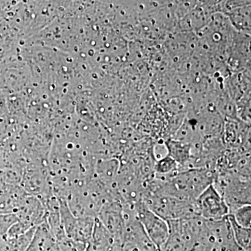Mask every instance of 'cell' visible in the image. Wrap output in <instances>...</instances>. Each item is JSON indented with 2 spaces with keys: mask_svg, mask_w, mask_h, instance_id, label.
Here are the masks:
<instances>
[{
  "mask_svg": "<svg viewBox=\"0 0 251 251\" xmlns=\"http://www.w3.org/2000/svg\"><path fill=\"white\" fill-rule=\"evenodd\" d=\"M235 222L241 227L251 228V206L244 205L231 213Z\"/></svg>",
  "mask_w": 251,
  "mask_h": 251,
  "instance_id": "cell-12",
  "label": "cell"
},
{
  "mask_svg": "<svg viewBox=\"0 0 251 251\" xmlns=\"http://www.w3.org/2000/svg\"><path fill=\"white\" fill-rule=\"evenodd\" d=\"M195 205L197 216L206 221H219L229 214L228 206L213 184L200 195Z\"/></svg>",
  "mask_w": 251,
  "mask_h": 251,
  "instance_id": "cell-4",
  "label": "cell"
},
{
  "mask_svg": "<svg viewBox=\"0 0 251 251\" xmlns=\"http://www.w3.org/2000/svg\"><path fill=\"white\" fill-rule=\"evenodd\" d=\"M154 176L162 179H168L179 171V166L168 155L155 162Z\"/></svg>",
  "mask_w": 251,
  "mask_h": 251,
  "instance_id": "cell-10",
  "label": "cell"
},
{
  "mask_svg": "<svg viewBox=\"0 0 251 251\" xmlns=\"http://www.w3.org/2000/svg\"><path fill=\"white\" fill-rule=\"evenodd\" d=\"M26 251H60L59 244L44 221L36 227L30 244Z\"/></svg>",
  "mask_w": 251,
  "mask_h": 251,
  "instance_id": "cell-7",
  "label": "cell"
},
{
  "mask_svg": "<svg viewBox=\"0 0 251 251\" xmlns=\"http://www.w3.org/2000/svg\"><path fill=\"white\" fill-rule=\"evenodd\" d=\"M142 201L150 210L166 222L197 216L195 202L184 201L165 193H146Z\"/></svg>",
  "mask_w": 251,
  "mask_h": 251,
  "instance_id": "cell-1",
  "label": "cell"
},
{
  "mask_svg": "<svg viewBox=\"0 0 251 251\" xmlns=\"http://www.w3.org/2000/svg\"><path fill=\"white\" fill-rule=\"evenodd\" d=\"M16 215L18 221L36 227L45 221L46 209L39 198L28 195Z\"/></svg>",
  "mask_w": 251,
  "mask_h": 251,
  "instance_id": "cell-6",
  "label": "cell"
},
{
  "mask_svg": "<svg viewBox=\"0 0 251 251\" xmlns=\"http://www.w3.org/2000/svg\"><path fill=\"white\" fill-rule=\"evenodd\" d=\"M61 222L67 237L86 244L93 232L96 218L77 217L71 212L65 199H58Z\"/></svg>",
  "mask_w": 251,
  "mask_h": 251,
  "instance_id": "cell-3",
  "label": "cell"
},
{
  "mask_svg": "<svg viewBox=\"0 0 251 251\" xmlns=\"http://www.w3.org/2000/svg\"><path fill=\"white\" fill-rule=\"evenodd\" d=\"M114 244L111 234L96 218L93 232L86 243L85 251H110Z\"/></svg>",
  "mask_w": 251,
  "mask_h": 251,
  "instance_id": "cell-8",
  "label": "cell"
},
{
  "mask_svg": "<svg viewBox=\"0 0 251 251\" xmlns=\"http://www.w3.org/2000/svg\"><path fill=\"white\" fill-rule=\"evenodd\" d=\"M168 156L171 157L179 166V171L187 168L192 156V147L179 140L169 139L165 143Z\"/></svg>",
  "mask_w": 251,
  "mask_h": 251,
  "instance_id": "cell-9",
  "label": "cell"
},
{
  "mask_svg": "<svg viewBox=\"0 0 251 251\" xmlns=\"http://www.w3.org/2000/svg\"><path fill=\"white\" fill-rule=\"evenodd\" d=\"M133 210L135 218L141 224L149 239L157 251L159 250L169 237L170 228L168 223L150 210L143 201L133 204Z\"/></svg>",
  "mask_w": 251,
  "mask_h": 251,
  "instance_id": "cell-2",
  "label": "cell"
},
{
  "mask_svg": "<svg viewBox=\"0 0 251 251\" xmlns=\"http://www.w3.org/2000/svg\"><path fill=\"white\" fill-rule=\"evenodd\" d=\"M27 196L20 185L0 184V214H16Z\"/></svg>",
  "mask_w": 251,
  "mask_h": 251,
  "instance_id": "cell-5",
  "label": "cell"
},
{
  "mask_svg": "<svg viewBox=\"0 0 251 251\" xmlns=\"http://www.w3.org/2000/svg\"><path fill=\"white\" fill-rule=\"evenodd\" d=\"M18 221L16 214H0V236L4 237L8 230Z\"/></svg>",
  "mask_w": 251,
  "mask_h": 251,
  "instance_id": "cell-13",
  "label": "cell"
},
{
  "mask_svg": "<svg viewBox=\"0 0 251 251\" xmlns=\"http://www.w3.org/2000/svg\"><path fill=\"white\" fill-rule=\"evenodd\" d=\"M228 219L231 226H232L234 239H235L238 247L244 251H251V228L241 227L235 222L231 214H229Z\"/></svg>",
  "mask_w": 251,
  "mask_h": 251,
  "instance_id": "cell-11",
  "label": "cell"
}]
</instances>
